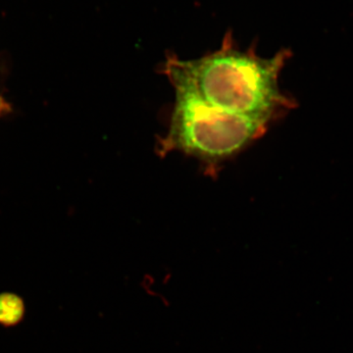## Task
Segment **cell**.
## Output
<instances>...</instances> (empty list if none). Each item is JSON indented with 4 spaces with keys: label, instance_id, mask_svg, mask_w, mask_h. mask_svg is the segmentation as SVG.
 Instances as JSON below:
<instances>
[{
    "label": "cell",
    "instance_id": "6da1fadb",
    "mask_svg": "<svg viewBox=\"0 0 353 353\" xmlns=\"http://www.w3.org/2000/svg\"><path fill=\"white\" fill-rule=\"evenodd\" d=\"M290 57L287 50L271 58L259 57L254 46L241 50L229 31L217 50L196 59L167 54L159 72L171 85L189 88L210 105L271 125L296 106L279 85Z\"/></svg>",
    "mask_w": 353,
    "mask_h": 353
},
{
    "label": "cell",
    "instance_id": "7a4b0ae2",
    "mask_svg": "<svg viewBox=\"0 0 353 353\" xmlns=\"http://www.w3.org/2000/svg\"><path fill=\"white\" fill-rule=\"evenodd\" d=\"M172 87L175 99L166 134L158 138L159 157L183 153L199 160L205 175L214 176L221 165L250 148L270 127L210 105L183 85Z\"/></svg>",
    "mask_w": 353,
    "mask_h": 353
},
{
    "label": "cell",
    "instance_id": "3957f363",
    "mask_svg": "<svg viewBox=\"0 0 353 353\" xmlns=\"http://www.w3.org/2000/svg\"><path fill=\"white\" fill-rule=\"evenodd\" d=\"M24 314V301L19 296L12 292L0 294V324L15 326L22 321Z\"/></svg>",
    "mask_w": 353,
    "mask_h": 353
},
{
    "label": "cell",
    "instance_id": "277c9868",
    "mask_svg": "<svg viewBox=\"0 0 353 353\" xmlns=\"http://www.w3.org/2000/svg\"><path fill=\"white\" fill-rule=\"evenodd\" d=\"M1 104H2V102L0 101V110H1Z\"/></svg>",
    "mask_w": 353,
    "mask_h": 353
}]
</instances>
